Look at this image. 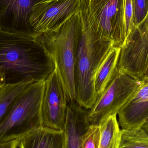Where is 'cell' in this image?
Wrapping results in <instances>:
<instances>
[{"label":"cell","instance_id":"1","mask_svg":"<svg viewBox=\"0 0 148 148\" xmlns=\"http://www.w3.org/2000/svg\"><path fill=\"white\" fill-rule=\"evenodd\" d=\"M55 68L53 61L35 37L0 30V72L5 84L45 81Z\"/></svg>","mask_w":148,"mask_h":148},{"label":"cell","instance_id":"2","mask_svg":"<svg viewBox=\"0 0 148 148\" xmlns=\"http://www.w3.org/2000/svg\"><path fill=\"white\" fill-rule=\"evenodd\" d=\"M79 11L82 30L75 62L76 101L87 110L93 106L98 97L94 87L96 72L114 45L98 35L91 27L87 0H81Z\"/></svg>","mask_w":148,"mask_h":148},{"label":"cell","instance_id":"3","mask_svg":"<svg viewBox=\"0 0 148 148\" xmlns=\"http://www.w3.org/2000/svg\"><path fill=\"white\" fill-rule=\"evenodd\" d=\"M82 30L79 11L56 28L34 37L53 61L65 89L68 103L76 100L74 73Z\"/></svg>","mask_w":148,"mask_h":148},{"label":"cell","instance_id":"4","mask_svg":"<svg viewBox=\"0 0 148 148\" xmlns=\"http://www.w3.org/2000/svg\"><path fill=\"white\" fill-rule=\"evenodd\" d=\"M45 81L31 83L17 97L0 124V143L20 140L43 127L42 104Z\"/></svg>","mask_w":148,"mask_h":148},{"label":"cell","instance_id":"5","mask_svg":"<svg viewBox=\"0 0 148 148\" xmlns=\"http://www.w3.org/2000/svg\"><path fill=\"white\" fill-rule=\"evenodd\" d=\"M143 83V80L136 79L116 67L110 82L88 111L90 124L100 125L109 116L117 115Z\"/></svg>","mask_w":148,"mask_h":148},{"label":"cell","instance_id":"6","mask_svg":"<svg viewBox=\"0 0 148 148\" xmlns=\"http://www.w3.org/2000/svg\"><path fill=\"white\" fill-rule=\"evenodd\" d=\"M90 23L101 37L121 48L126 39L125 0H87Z\"/></svg>","mask_w":148,"mask_h":148},{"label":"cell","instance_id":"7","mask_svg":"<svg viewBox=\"0 0 148 148\" xmlns=\"http://www.w3.org/2000/svg\"><path fill=\"white\" fill-rule=\"evenodd\" d=\"M81 2V0H42L36 4L29 20L36 36L64 23L79 11Z\"/></svg>","mask_w":148,"mask_h":148},{"label":"cell","instance_id":"8","mask_svg":"<svg viewBox=\"0 0 148 148\" xmlns=\"http://www.w3.org/2000/svg\"><path fill=\"white\" fill-rule=\"evenodd\" d=\"M67 107L65 89L55 67L45 81L42 104L43 126L63 131Z\"/></svg>","mask_w":148,"mask_h":148},{"label":"cell","instance_id":"9","mask_svg":"<svg viewBox=\"0 0 148 148\" xmlns=\"http://www.w3.org/2000/svg\"><path fill=\"white\" fill-rule=\"evenodd\" d=\"M42 0H0V30L35 37L29 20L36 4Z\"/></svg>","mask_w":148,"mask_h":148},{"label":"cell","instance_id":"10","mask_svg":"<svg viewBox=\"0 0 148 148\" xmlns=\"http://www.w3.org/2000/svg\"><path fill=\"white\" fill-rule=\"evenodd\" d=\"M122 129L141 127L148 119V79L118 113Z\"/></svg>","mask_w":148,"mask_h":148},{"label":"cell","instance_id":"11","mask_svg":"<svg viewBox=\"0 0 148 148\" xmlns=\"http://www.w3.org/2000/svg\"><path fill=\"white\" fill-rule=\"evenodd\" d=\"M88 111L76 101L68 103L65 127L64 148H82L83 139L90 126Z\"/></svg>","mask_w":148,"mask_h":148},{"label":"cell","instance_id":"12","mask_svg":"<svg viewBox=\"0 0 148 148\" xmlns=\"http://www.w3.org/2000/svg\"><path fill=\"white\" fill-rule=\"evenodd\" d=\"M20 148H64L65 134L62 130L43 127L19 140Z\"/></svg>","mask_w":148,"mask_h":148},{"label":"cell","instance_id":"13","mask_svg":"<svg viewBox=\"0 0 148 148\" xmlns=\"http://www.w3.org/2000/svg\"><path fill=\"white\" fill-rule=\"evenodd\" d=\"M121 48L113 47L98 67L94 79V87L97 96L105 89L117 67Z\"/></svg>","mask_w":148,"mask_h":148},{"label":"cell","instance_id":"14","mask_svg":"<svg viewBox=\"0 0 148 148\" xmlns=\"http://www.w3.org/2000/svg\"><path fill=\"white\" fill-rule=\"evenodd\" d=\"M29 84H4L0 88V124L9 114L17 97Z\"/></svg>","mask_w":148,"mask_h":148},{"label":"cell","instance_id":"15","mask_svg":"<svg viewBox=\"0 0 148 148\" xmlns=\"http://www.w3.org/2000/svg\"><path fill=\"white\" fill-rule=\"evenodd\" d=\"M118 148H148V134L141 127L121 129Z\"/></svg>","mask_w":148,"mask_h":148},{"label":"cell","instance_id":"16","mask_svg":"<svg viewBox=\"0 0 148 148\" xmlns=\"http://www.w3.org/2000/svg\"><path fill=\"white\" fill-rule=\"evenodd\" d=\"M100 126L101 135L99 148H118L121 129L116 115L109 116Z\"/></svg>","mask_w":148,"mask_h":148},{"label":"cell","instance_id":"17","mask_svg":"<svg viewBox=\"0 0 148 148\" xmlns=\"http://www.w3.org/2000/svg\"><path fill=\"white\" fill-rule=\"evenodd\" d=\"M101 135L100 125L90 124L84 136L82 148H99Z\"/></svg>","mask_w":148,"mask_h":148},{"label":"cell","instance_id":"18","mask_svg":"<svg viewBox=\"0 0 148 148\" xmlns=\"http://www.w3.org/2000/svg\"><path fill=\"white\" fill-rule=\"evenodd\" d=\"M133 24L136 27L142 22L148 12V0H132Z\"/></svg>","mask_w":148,"mask_h":148},{"label":"cell","instance_id":"19","mask_svg":"<svg viewBox=\"0 0 148 148\" xmlns=\"http://www.w3.org/2000/svg\"><path fill=\"white\" fill-rule=\"evenodd\" d=\"M133 31L139 41L148 46V12L146 17Z\"/></svg>","mask_w":148,"mask_h":148},{"label":"cell","instance_id":"20","mask_svg":"<svg viewBox=\"0 0 148 148\" xmlns=\"http://www.w3.org/2000/svg\"><path fill=\"white\" fill-rule=\"evenodd\" d=\"M125 21L126 35L127 37L134 27L132 0H125Z\"/></svg>","mask_w":148,"mask_h":148},{"label":"cell","instance_id":"21","mask_svg":"<svg viewBox=\"0 0 148 148\" xmlns=\"http://www.w3.org/2000/svg\"><path fill=\"white\" fill-rule=\"evenodd\" d=\"M19 141L17 140L0 143V148H16L19 147Z\"/></svg>","mask_w":148,"mask_h":148},{"label":"cell","instance_id":"22","mask_svg":"<svg viewBox=\"0 0 148 148\" xmlns=\"http://www.w3.org/2000/svg\"><path fill=\"white\" fill-rule=\"evenodd\" d=\"M5 84L4 77L1 73L0 72V88Z\"/></svg>","mask_w":148,"mask_h":148},{"label":"cell","instance_id":"23","mask_svg":"<svg viewBox=\"0 0 148 148\" xmlns=\"http://www.w3.org/2000/svg\"><path fill=\"white\" fill-rule=\"evenodd\" d=\"M148 134V119L141 127Z\"/></svg>","mask_w":148,"mask_h":148},{"label":"cell","instance_id":"24","mask_svg":"<svg viewBox=\"0 0 148 148\" xmlns=\"http://www.w3.org/2000/svg\"><path fill=\"white\" fill-rule=\"evenodd\" d=\"M146 79H148V66L147 67V70L145 72V74H144V76H143L142 80H145Z\"/></svg>","mask_w":148,"mask_h":148}]
</instances>
